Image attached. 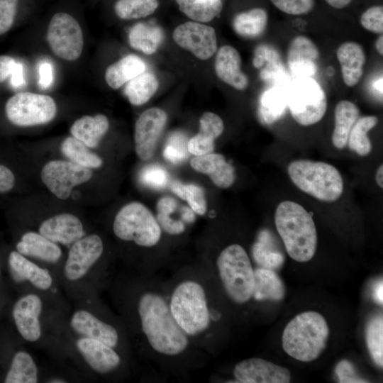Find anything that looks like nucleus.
I'll use <instances>...</instances> for the list:
<instances>
[{
	"mask_svg": "<svg viewBox=\"0 0 383 383\" xmlns=\"http://www.w3.org/2000/svg\"><path fill=\"white\" fill-rule=\"evenodd\" d=\"M138 311L143 331L154 350L174 356L187 348L188 338L160 295L154 292L143 294L138 301Z\"/></svg>",
	"mask_w": 383,
	"mask_h": 383,
	"instance_id": "1",
	"label": "nucleus"
},
{
	"mask_svg": "<svg viewBox=\"0 0 383 383\" xmlns=\"http://www.w3.org/2000/svg\"><path fill=\"white\" fill-rule=\"evenodd\" d=\"M274 223L290 257L299 262L313 257L317 248L316 225L302 206L292 201L281 202L275 211Z\"/></svg>",
	"mask_w": 383,
	"mask_h": 383,
	"instance_id": "2",
	"label": "nucleus"
},
{
	"mask_svg": "<svg viewBox=\"0 0 383 383\" xmlns=\"http://www.w3.org/2000/svg\"><path fill=\"white\" fill-rule=\"evenodd\" d=\"M329 334L327 321L321 313L304 311L294 317L284 328L282 348L295 360L311 362L326 348Z\"/></svg>",
	"mask_w": 383,
	"mask_h": 383,
	"instance_id": "3",
	"label": "nucleus"
},
{
	"mask_svg": "<svg viewBox=\"0 0 383 383\" xmlns=\"http://www.w3.org/2000/svg\"><path fill=\"white\" fill-rule=\"evenodd\" d=\"M288 174L302 192L326 202L337 201L343 192L339 171L324 162L297 160L289 163Z\"/></svg>",
	"mask_w": 383,
	"mask_h": 383,
	"instance_id": "4",
	"label": "nucleus"
},
{
	"mask_svg": "<svg viewBox=\"0 0 383 383\" xmlns=\"http://www.w3.org/2000/svg\"><path fill=\"white\" fill-rule=\"evenodd\" d=\"M169 308L177 323L189 335L200 334L209 326L206 294L196 282L186 280L178 284L172 294Z\"/></svg>",
	"mask_w": 383,
	"mask_h": 383,
	"instance_id": "5",
	"label": "nucleus"
},
{
	"mask_svg": "<svg viewBox=\"0 0 383 383\" xmlns=\"http://www.w3.org/2000/svg\"><path fill=\"white\" fill-rule=\"evenodd\" d=\"M218 274L229 298L242 304L252 297L254 270L245 250L238 244L224 248L216 261Z\"/></svg>",
	"mask_w": 383,
	"mask_h": 383,
	"instance_id": "6",
	"label": "nucleus"
},
{
	"mask_svg": "<svg viewBox=\"0 0 383 383\" xmlns=\"http://www.w3.org/2000/svg\"><path fill=\"white\" fill-rule=\"evenodd\" d=\"M113 230L120 239L142 247H152L160 240L161 228L151 211L140 202L123 206L114 218Z\"/></svg>",
	"mask_w": 383,
	"mask_h": 383,
	"instance_id": "7",
	"label": "nucleus"
},
{
	"mask_svg": "<svg viewBox=\"0 0 383 383\" xmlns=\"http://www.w3.org/2000/svg\"><path fill=\"white\" fill-rule=\"evenodd\" d=\"M287 106L299 124L311 126L321 121L325 115L327 98L315 79L297 77L287 93Z\"/></svg>",
	"mask_w": 383,
	"mask_h": 383,
	"instance_id": "8",
	"label": "nucleus"
},
{
	"mask_svg": "<svg viewBox=\"0 0 383 383\" xmlns=\"http://www.w3.org/2000/svg\"><path fill=\"white\" fill-rule=\"evenodd\" d=\"M9 121L18 126H33L50 122L57 113L53 98L32 92H20L10 97L5 105Z\"/></svg>",
	"mask_w": 383,
	"mask_h": 383,
	"instance_id": "9",
	"label": "nucleus"
},
{
	"mask_svg": "<svg viewBox=\"0 0 383 383\" xmlns=\"http://www.w3.org/2000/svg\"><path fill=\"white\" fill-rule=\"evenodd\" d=\"M47 41L52 52L69 62L78 60L84 47V36L78 21L70 14L58 12L52 16L47 30Z\"/></svg>",
	"mask_w": 383,
	"mask_h": 383,
	"instance_id": "10",
	"label": "nucleus"
},
{
	"mask_svg": "<svg viewBox=\"0 0 383 383\" xmlns=\"http://www.w3.org/2000/svg\"><path fill=\"white\" fill-rule=\"evenodd\" d=\"M40 176L43 182L55 196L65 200L74 187L91 178L92 172L72 161L52 160L43 167Z\"/></svg>",
	"mask_w": 383,
	"mask_h": 383,
	"instance_id": "11",
	"label": "nucleus"
},
{
	"mask_svg": "<svg viewBox=\"0 0 383 383\" xmlns=\"http://www.w3.org/2000/svg\"><path fill=\"white\" fill-rule=\"evenodd\" d=\"M174 42L199 60L211 57L217 50L216 31L211 26L188 21L178 26L172 33Z\"/></svg>",
	"mask_w": 383,
	"mask_h": 383,
	"instance_id": "12",
	"label": "nucleus"
},
{
	"mask_svg": "<svg viewBox=\"0 0 383 383\" xmlns=\"http://www.w3.org/2000/svg\"><path fill=\"white\" fill-rule=\"evenodd\" d=\"M167 120L166 112L157 107L145 110L135 125L134 141L137 155L143 161L150 160Z\"/></svg>",
	"mask_w": 383,
	"mask_h": 383,
	"instance_id": "13",
	"label": "nucleus"
},
{
	"mask_svg": "<svg viewBox=\"0 0 383 383\" xmlns=\"http://www.w3.org/2000/svg\"><path fill=\"white\" fill-rule=\"evenodd\" d=\"M104 250L101 238L91 234L77 240L72 245L65 265V274L70 280L83 277L101 257Z\"/></svg>",
	"mask_w": 383,
	"mask_h": 383,
	"instance_id": "14",
	"label": "nucleus"
},
{
	"mask_svg": "<svg viewBox=\"0 0 383 383\" xmlns=\"http://www.w3.org/2000/svg\"><path fill=\"white\" fill-rule=\"evenodd\" d=\"M233 374L241 383H288L291 380L287 368L258 357L238 362Z\"/></svg>",
	"mask_w": 383,
	"mask_h": 383,
	"instance_id": "15",
	"label": "nucleus"
},
{
	"mask_svg": "<svg viewBox=\"0 0 383 383\" xmlns=\"http://www.w3.org/2000/svg\"><path fill=\"white\" fill-rule=\"evenodd\" d=\"M319 52L315 43L305 35L294 37L287 50V63L297 77H311L318 70Z\"/></svg>",
	"mask_w": 383,
	"mask_h": 383,
	"instance_id": "16",
	"label": "nucleus"
},
{
	"mask_svg": "<svg viewBox=\"0 0 383 383\" xmlns=\"http://www.w3.org/2000/svg\"><path fill=\"white\" fill-rule=\"evenodd\" d=\"M42 310L40 299L35 294L21 298L13 308V317L21 335L28 341H35L41 333L39 316Z\"/></svg>",
	"mask_w": 383,
	"mask_h": 383,
	"instance_id": "17",
	"label": "nucleus"
},
{
	"mask_svg": "<svg viewBox=\"0 0 383 383\" xmlns=\"http://www.w3.org/2000/svg\"><path fill=\"white\" fill-rule=\"evenodd\" d=\"M39 233L54 243L70 245L84 235L80 220L71 213H60L46 219Z\"/></svg>",
	"mask_w": 383,
	"mask_h": 383,
	"instance_id": "18",
	"label": "nucleus"
},
{
	"mask_svg": "<svg viewBox=\"0 0 383 383\" xmlns=\"http://www.w3.org/2000/svg\"><path fill=\"white\" fill-rule=\"evenodd\" d=\"M215 71L221 80L237 90L243 91L248 87L249 79L241 70L240 55L232 46L224 45L218 50Z\"/></svg>",
	"mask_w": 383,
	"mask_h": 383,
	"instance_id": "19",
	"label": "nucleus"
},
{
	"mask_svg": "<svg viewBox=\"0 0 383 383\" xmlns=\"http://www.w3.org/2000/svg\"><path fill=\"white\" fill-rule=\"evenodd\" d=\"M77 348L88 365L97 372L109 373L120 364L119 355L101 341L82 338L77 340Z\"/></svg>",
	"mask_w": 383,
	"mask_h": 383,
	"instance_id": "20",
	"label": "nucleus"
},
{
	"mask_svg": "<svg viewBox=\"0 0 383 383\" xmlns=\"http://www.w3.org/2000/svg\"><path fill=\"white\" fill-rule=\"evenodd\" d=\"M190 165L196 172L209 176L213 183L219 188H228L235 181L233 165L221 154L211 152L195 156Z\"/></svg>",
	"mask_w": 383,
	"mask_h": 383,
	"instance_id": "21",
	"label": "nucleus"
},
{
	"mask_svg": "<svg viewBox=\"0 0 383 383\" xmlns=\"http://www.w3.org/2000/svg\"><path fill=\"white\" fill-rule=\"evenodd\" d=\"M223 120L217 114L205 112L199 119V131L187 142V150L195 156L213 152L214 140L223 133Z\"/></svg>",
	"mask_w": 383,
	"mask_h": 383,
	"instance_id": "22",
	"label": "nucleus"
},
{
	"mask_svg": "<svg viewBox=\"0 0 383 383\" xmlns=\"http://www.w3.org/2000/svg\"><path fill=\"white\" fill-rule=\"evenodd\" d=\"M70 324L75 331L87 338L101 341L111 348L118 343V335L116 330L87 311L75 312Z\"/></svg>",
	"mask_w": 383,
	"mask_h": 383,
	"instance_id": "23",
	"label": "nucleus"
},
{
	"mask_svg": "<svg viewBox=\"0 0 383 383\" xmlns=\"http://www.w3.org/2000/svg\"><path fill=\"white\" fill-rule=\"evenodd\" d=\"M336 56L344 83L348 87L355 86L362 76L366 61L363 48L356 42H345L338 48Z\"/></svg>",
	"mask_w": 383,
	"mask_h": 383,
	"instance_id": "24",
	"label": "nucleus"
},
{
	"mask_svg": "<svg viewBox=\"0 0 383 383\" xmlns=\"http://www.w3.org/2000/svg\"><path fill=\"white\" fill-rule=\"evenodd\" d=\"M109 127V119L104 114L84 116L74 122L70 133L88 148H93L98 146Z\"/></svg>",
	"mask_w": 383,
	"mask_h": 383,
	"instance_id": "25",
	"label": "nucleus"
},
{
	"mask_svg": "<svg viewBox=\"0 0 383 383\" xmlns=\"http://www.w3.org/2000/svg\"><path fill=\"white\" fill-rule=\"evenodd\" d=\"M17 251L47 262H57L61 257L60 248L40 233L28 232L16 245Z\"/></svg>",
	"mask_w": 383,
	"mask_h": 383,
	"instance_id": "26",
	"label": "nucleus"
},
{
	"mask_svg": "<svg viewBox=\"0 0 383 383\" xmlns=\"http://www.w3.org/2000/svg\"><path fill=\"white\" fill-rule=\"evenodd\" d=\"M9 264L13 276L18 280L27 279L40 289H47L52 284L49 272L27 260L18 251H12L9 256Z\"/></svg>",
	"mask_w": 383,
	"mask_h": 383,
	"instance_id": "27",
	"label": "nucleus"
},
{
	"mask_svg": "<svg viewBox=\"0 0 383 383\" xmlns=\"http://www.w3.org/2000/svg\"><path fill=\"white\" fill-rule=\"evenodd\" d=\"M145 62L138 56L128 55L109 65L105 72L106 84L113 89H118L124 84L145 72Z\"/></svg>",
	"mask_w": 383,
	"mask_h": 383,
	"instance_id": "28",
	"label": "nucleus"
},
{
	"mask_svg": "<svg viewBox=\"0 0 383 383\" xmlns=\"http://www.w3.org/2000/svg\"><path fill=\"white\" fill-rule=\"evenodd\" d=\"M252 297L257 301H280L285 295L284 284L274 270L259 267L254 270Z\"/></svg>",
	"mask_w": 383,
	"mask_h": 383,
	"instance_id": "29",
	"label": "nucleus"
},
{
	"mask_svg": "<svg viewBox=\"0 0 383 383\" xmlns=\"http://www.w3.org/2000/svg\"><path fill=\"white\" fill-rule=\"evenodd\" d=\"M359 109L353 102L340 101L335 109V127L332 134L333 145L338 149H343L352 127L359 118Z\"/></svg>",
	"mask_w": 383,
	"mask_h": 383,
	"instance_id": "30",
	"label": "nucleus"
},
{
	"mask_svg": "<svg viewBox=\"0 0 383 383\" xmlns=\"http://www.w3.org/2000/svg\"><path fill=\"white\" fill-rule=\"evenodd\" d=\"M164 38L162 28L146 23H138L128 33L130 45L145 55L155 53Z\"/></svg>",
	"mask_w": 383,
	"mask_h": 383,
	"instance_id": "31",
	"label": "nucleus"
},
{
	"mask_svg": "<svg viewBox=\"0 0 383 383\" xmlns=\"http://www.w3.org/2000/svg\"><path fill=\"white\" fill-rule=\"evenodd\" d=\"M268 21L267 11L262 8H254L239 13L233 20V28L240 36L255 38L266 29Z\"/></svg>",
	"mask_w": 383,
	"mask_h": 383,
	"instance_id": "32",
	"label": "nucleus"
},
{
	"mask_svg": "<svg viewBox=\"0 0 383 383\" xmlns=\"http://www.w3.org/2000/svg\"><path fill=\"white\" fill-rule=\"evenodd\" d=\"M158 87L159 82L155 74L144 72L127 82L124 92L131 104L140 106L150 99Z\"/></svg>",
	"mask_w": 383,
	"mask_h": 383,
	"instance_id": "33",
	"label": "nucleus"
},
{
	"mask_svg": "<svg viewBox=\"0 0 383 383\" xmlns=\"http://www.w3.org/2000/svg\"><path fill=\"white\" fill-rule=\"evenodd\" d=\"M287 106V94L274 87L266 90L260 96L258 113L262 122L270 124L279 119Z\"/></svg>",
	"mask_w": 383,
	"mask_h": 383,
	"instance_id": "34",
	"label": "nucleus"
},
{
	"mask_svg": "<svg viewBox=\"0 0 383 383\" xmlns=\"http://www.w3.org/2000/svg\"><path fill=\"white\" fill-rule=\"evenodd\" d=\"M179 10L197 22H209L223 9L221 0H176Z\"/></svg>",
	"mask_w": 383,
	"mask_h": 383,
	"instance_id": "35",
	"label": "nucleus"
},
{
	"mask_svg": "<svg viewBox=\"0 0 383 383\" xmlns=\"http://www.w3.org/2000/svg\"><path fill=\"white\" fill-rule=\"evenodd\" d=\"M378 123L375 116L358 118L350 132L348 143L349 148L360 156L367 155L372 149L367 133Z\"/></svg>",
	"mask_w": 383,
	"mask_h": 383,
	"instance_id": "36",
	"label": "nucleus"
},
{
	"mask_svg": "<svg viewBox=\"0 0 383 383\" xmlns=\"http://www.w3.org/2000/svg\"><path fill=\"white\" fill-rule=\"evenodd\" d=\"M38 370L31 356L26 352L18 351L13 357L4 382L35 383Z\"/></svg>",
	"mask_w": 383,
	"mask_h": 383,
	"instance_id": "37",
	"label": "nucleus"
},
{
	"mask_svg": "<svg viewBox=\"0 0 383 383\" xmlns=\"http://www.w3.org/2000/svg\"><path fill=\"white\" fill-rule=\"evenodd\" d=\"M61 151L72 162L87 168H99L102 165V160L91 152L88 147L77 138H66L60 146Z\"/></svg>",
	"mask_w": 383,
	"mask_h": 383,
	"instance_id": "38",
	"label": "nucleus"
},
{
	"mask_svg": "<svg viewBox=\"0 0 383 383\" xmlns=\"http://www.w3.org/2000/svg\"><path fill=\"white\" fill-rule=\"evenodd\" d=\"M158 5V0H118L114 11L121 19H137L153 13Z\"/></svg>",
	"mask_w": 383,
	"mask_h": 383,
	"instance_id": "39",
	"label": "nucleus"
},
{
	"mask_svg": "<svg viewBox=\"0 0 383 383\" xmlns=\"http://www.w3.org/2000/svg\"><path fill=\"white\" fill-rule=\"evenodd\" d=\"M174 194L183 200L187 201L192 211L199 215H204L207 209L204 189L194 184H183L174 181L170 184Z\"/></svg>",
	"mask_w": 383,
	"mask_h": 383,
	"instance_id": "40",
	"label": "nucleus"
},
{
	"mask_svg": "<svg viewBox=\"0 0 383 383\" xmlns=\"http://www.w3.org/2000/svg\"><path fill=\"white\" fill-rule=\"evenodd\" d=\"M367 349L374 363L383 365V319L382 315L372 318L365 333Z\"/></svg>",
	"mask_w": 383,
	"mask_h": 383,
	"instance_id": "41",
	"label": "nucleus"
},
{
	"mask_svg": "<svg viewBox=\"0 0 383 383\" xmlns=\"http://www.w3.org/2000/svg\"><path fill=\"white\" fill-rule=\"evenodd\" d=\"M252 255L255 261L260 267L276 270L284 262V256L277 250L272 249L271 245L267 243L265 232L260 233L259 240L252 248Z\"/></svg>",
	"mask_w": 383,
	"mask_h": 383,
	"instance_id": "42",
	"label": "nucleus"
},
{
	"mask_svg": "<svg viewBox=\"0 0 383 383\" xmlns=\"http://www.w3.org/2000/svg\"><path fill=\"white\" fill-rule=\"evenodd\" d=\"M187 142L184 135L174 133L168 138L164 148V157L174 164L182 162L188 157Z\"/></svg>",
	"mask_w": 383,
	"mask_h": 383,
	"instance_id": "43",
	"label": "nucleus"
},
{
	"mask_svg": "<svg viewBox=\"0 0 383 383\" xmlns=\"http://www.w3.org/2000/svg\"><path fill=\"white\" fill-rule=\"evenodd\" d=\"M169 174L166 170L157 165L145 167L140 173V182L150 188L162 189L169 183Z\"/></svg>",
	"mask_w": 383,
	"mask_h": 383,
	"instance_id": "44",
	"label": "nucleus"
},
{
	"mask_svg": "<svg viewBox=\"0 0 383 383\" xmlns=\"http://www.w3.org/2000/svg\"><path fill=\"white\" fill-rule=\"evenodd\" d=\"M360 23L366 30L382 34L383 33V7L374 6L367 9L360 17Z\"/></svg>",
	"mask_w": 383,
	"mask_h": 383,
	"instance_id": "45",
	"label": "nucleus"
},
{
	"mask_svg": "<svg viewBox=\"0 0 383 383\" xmlns=\"http://www.w3.org/2000/svg\"><path fill=\"white\" fill-rule=\"evenodd\" d=\"M280 11L290 15L309 13L314 6V0H270Z\"/></svg>",
	"mask_w": 383,
	"mask_h": 383,
	"instance_id": "46",
	"label": "nucleus"
},
{
	"mask_svg": "<svg viewBox=\"0 0 383 383\" xmlns=\"http://www.w3.org/2000/svg\"><path fill=\"white\" fill-rule=\"evenodd\" d=\"M18 0H0V35L11 28L18 6Z\"/></svg>",
	"mask_w": 383,
	"mask_h": 383,
	"instance_id": "47",
	"label": "nucleus"
},
{
	"mask_svg": "<svg viewBox=\"0 0 383 383\" xmlns=\"http://www.w3.org/2000/svg\"><path fill=\"white\" fill-rule=\"evenodd\" d=\"M172 213H157V221L166 233L171 235H179L184 231V223L182 220L174 219L170 216Z\"/></svg>",
	"mask_w": 383,
	"mask_h": 383,
	"instance_id": "48",
	"label": "nucleus"
},
{
	"mask_svg": "<svg viewBox=\"0 0 383 383\" xmlns=\"http://www.w3.org/2000/svg\"><path fill=\"white\" fill-rule=\"evenodd\" d=\"M335 373L340 382H367L357 377L353 365L348 360H342L338 364Z\"/></svg>",
	"mask_w": 383,
	"mask_h": 383,
	"instance_id": "49",
	"label": "nucleus"
},
{
	"mask_svg": "<svg viewBox=\"0 0 383 383\" xmlns=\"http://www.w3.org/2000/svg\"><path fill=\"white\" fill-rule=\"evenodd\" d=\"M39 84L42 89H48L52 84L54 80V71L52 65L43 61L38 67Z\"/></svg>",
	"mask_w": 383,
	"mask_h": 383,
	"instance_id": "50",
	"label": "nucleus"
},
{
	"mask_svg": "<svg viewBox=\"0 0 383 383\" xmlns=\"http://www.w3.org/2000/svg\"><path fill=\"white\" fill-rule=\"evenodd\" d=\"M15 184V177L12 171L7 167L0 165V192L10 191Z\"/></svg>",
	"mask_w": 383,
	"mask_h": 383,
	"instance_id": "51",
	"label": "nucleus"
},
{
	"mask_svg": "<svg viewBox=\"0 0 383 383\" xmlns=\"http://www.w3.org/2000/svg\"><path fill=\"white\" fill-rule=\"evenodd\" d=\"M16 60L9 55H0V83L5 81L10 75Z\"/></svg>",
	"mask_w": 383,
	"mask_h": 383,
	"instance_id": "52",
	"label": "nucleus"
},
{
	"mask_svg": "<svg viewBox=\"0 0 383 383\" xmlns=\"http://www.w3.org/2000/svg\"><path fill=\"white\" fill-rule=\"evenodd\" d=\"M177 208V201L171 196L161 198L157 204V213H172Z\"/></svg>",
	"mask_w": 383,
	"mask_h": 383,
	"instance_id": "53",
	"label": "nucleus"
},
{
	"mask_svg": "<svg viewBox=\"0 0 383 383\" xmlns=\"http://www.w3.org/2000/svg\"><path fill=\"white\" fill-rule=\"evenodd\" d=\"M11 83L14 87H20L25 83L23 67L20 62H16L11 73Z\"/></svg>",
	"mask_w": 383,
	"mask_h": 383,
	"instance_id": "54",
	"label": "nucleus"
},
{
	"mask_svg": "<svg viewBox=\"0 0 383 383\" xmlns=\"http://www.w3.org/2000/svg\"><path fill=\"white\" fill-rule=\"evenodd\" d=\"M182 221L186 223H192L195 220V214L192 209L187 206H182L181 209Z\"/></svg>",
	"mask_w": 383,
	"mask_h": 383,
	"instance_id": "55",
	"label": "nucleus"
},
{
	"mask_svg": "<svg viewBox=\"0 0 383 383\" xmlns=\"http://www.w3.org/2000/svg\"><path fill=\"white\" fill-rule=\"evenodd\" d=\"M382 287V280H381L374 286L373 289V298L374 301L379 304H382L383 303Z\"/></svg>",
	"mask_w": 383,
	"mask_h": 383,
	"instance_id": "56",
	"label": "nucleus"
},
{
	"mask_svg": "<svg viewBox=\"0 0 383 383\" xmlns=\"http://www.w3.org/2000/svg\"><path fill=\"white\" fill-rule=\"evenodd\" d=\"M330 6L335 9H343L349 5L353 0H325Z\"/></svg>",
	"mask_w": 383,
	"mask_h": 383,
	"instance_id": "57",
	"label": "nucleus"
},
{
	"mask_svg": "<svg viewBox=\"0 0 383 383\" xmlns=\"http://www.w3.org/2000/svg\"><path fill=\"white\" fill-rule=\"evenodd\" d=\"M376 182L379 187L383 188V165L382 164L377 169L376 172Z\"/></svg>",
	"mask_w": 383,
	"mask_h": 383,
	"instance_id": "58",
	"label": "nucleus"
},
{
	"mask_svg": "<svg viewBox=\"0 0 383 383\" xmlns=\"http://www.w3.org/2000/svg\"><path fill=\"white\" fill-rule=\"evenodd\" d=\"M375 46L377 52L382 55H383V35H381L376 40Z\"/></svg>",
	"mask_w": 383,
	"mask_h": 383,
	"instance_id": "59",
	"label": "nucleus"
}]
</instances>
